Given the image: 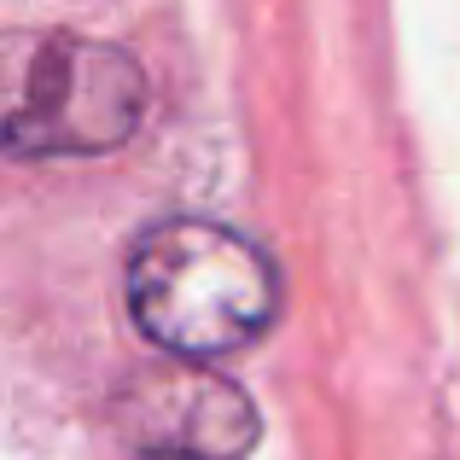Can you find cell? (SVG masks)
<instances>
[{"instance_id": "cell-1", "label": "cell", "mask_w": 460, "mask_h": 460, "mask_svg": "<svg viewBox=\"0 0 460 460\" xmlns=\"http://www.w3.org/2000/svg\"><path fill=\"white\" fill-rule=\"evenodd\" d=\"M128 314L169 361H222L269 338L286 286L274 257L239 227L204 216L152 222L128 251Z\"/></svg>"}, {"instance_id": "cell-3", "label": "cell", "mask_w": 460, "mask_h": 460, "mask_svg": "<svg viewBox=\"0 0 460 460\" xmlns=\"http://www.w3.org/2000/svg\"><path fill=\"white\" fill-rule=\"evenodd\" d=\"M111 426L146 460H245L262 438L251 391L199 361L135 373L111 396Z\"/></svg>"}, {"instance_id": "cell-2", "label": "cell", "mask_w": 460, "mask_h": 460, "mask_svg": "<svg viewBox=\"0 0 460 460\" xmlns=\"http://www.w3.org/2000/svg\"><path fill=\"white\" fill-rule=\"evenodd\" d=\"M146 117V70L111 41L35 35L18 58L6 111L12 157H93L117 152Z\"/></svg>"}]
</instances>
